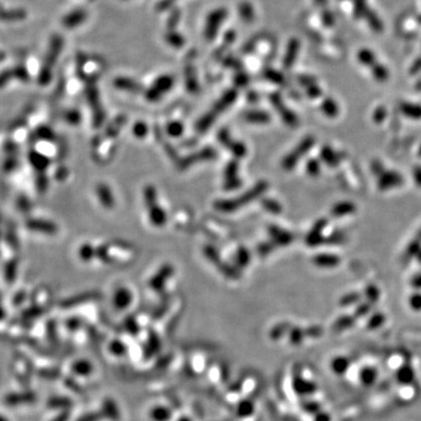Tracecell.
<instances>
[{
	"mask_svg": "<svg viewBox=\"0 0 421 421\" xmlns=\"http://www.w3.org/2000/svg\"><path fill=\"white\" fill-rule=\"evenodd\" d=\"M0 421H10L7 417H5L4 415H1L0 414Z\"/></svg>",
	"mask_w": 421,
	"mask_h": 421,
	"instance_id": "obj_49",
	"label": "cell"
},
{
	"mask_svg": "<svg viewBox=\"0 0 421 421\" xmlns=\"http://www.w3.org/2000/svg\"><path fill=\"white\" fill-rule=\"evenodd\" d=\"M134 295L131 289L126 286L117 287L112 295V304L117 310H125L131 306Z\"/></svg>",
	"mask_w": 421,
	"mask_h": 421,
	"instance_id": "obj_5",
	"label": "cell"
},
{
	"mask_svg": "<svg viewBox=\"0 0 421 421\" xmlns=\"http://www.w3.org/2000/svg\"><path fill=\"white\" fill-rule=\"evenodd\" d=\"M414 377V373L412 372V370L408 367L403 368L399 371V374L397 375V378L399 379V381H401L402 383H408L409 381L412 380V378Z\"/></svg>",
	"mask_w": 421,
	"mask_h": 421,
	"instance_id": "obj_33",
	"label": "cell"
},
{
	"mask_svg": "<svg viewBox=\"0 0 421 421\" xmlns=\"http://www.w3.org/2000/svg\"><path fill=\"white\" fill-rule=\"evenodd\" d=\"M103 417L102 413L98 412H89L84 415H82L77 421H99Z\"/></svg>",
	"mask_w": 421,
	"mask_h": 421,
	"instance_id": "obj_41",
	"label": "cell"
},
{
	"mask_svg": "<svg viewBox=\"0 0 421 421\" xmlns=\"http://www.w3.org/2000/svg\"><path fill=\"white\" fill-rule=\"evenodd\" d=\"M4 317H5V311H4V309L0 306V321H1L2 319H4Z\"/></svg>",
	"mask_w": 421,
	"mask_h": 421,
	"instance_id": "obj_48",
	"label": "cell"
},
{
	"mask_svg": "<svg viewBox=\"0 0 421 421\" xmlns=\"http://www.w3.org/2000/svg\"><path fill=\"white\" fill-rule=\"evenodd\" d=\"M317 6L325 7L327 5V0H313Z\"/></svg>",
	"mask_w": 421,
	"mask_h": 421,
	"instance_id": "obj_47",
	"label": "cell"
},
{
	"mask_svg": "<svg viewBox=\"0 0 421 421\" xmlns=\"http://www.w3.org/2000/svg\"><path fill=\"white\" fill-rule=\"evenodd\" d=\"M168 42L173 45V46L181 47L184 43H185V39L184 37L180 34V33H175V32H171L166 36Z\"/></svg>",
	"mask_w": 421,
	"mask_h": 421,
	"instance_id": "obj_35",
	"label": "cell"
},
{
	"mask_svg": "<svg viewBox=\"0 0 421 421\" xmlns=\"http://www.w3.org/2000/svg\"><path fill=\"white\" fill-rule=\"evenodd\" d=\"M174 85V78L170 75H162L155 79L153 82L150 91L146 94V97L149 101H158L163 95L170 91Z\"/></svg>",
	"mask_w": 421,
	"mask_h": 421,
	"instance_id": "obj_4",
	"label": "cell"
},
{
	"mask_svg": "<svg viewBox=\"0 0 421 421\" xmlns=\"http://www.w3.org/2000/svg\"><path fill=\"white\" fill-rule=\"evenodd\" d=\"M386 114H387V111H386V109H385L384 107H379V108H377V109L374 110V115H373L374 121H375L376 123H380V122H382V121L385 119Z\"/></svg>",
	"mask_w": 421,
	"mask_h": 421,
	"instance_id": "obj_37",
	"label": "cell"
},
{
	"mask_svg": "<svg viewBox=\"0 0 421 421\" xmlns=\"http://www.w3.org/2000/svg\"><path fill=\"white\" fill-rule=\"evenodd\" d=\"M265 189H266V184L265 183H263V184H261L260 186H258V187H256V188H254L250 192H248L247 194H245V196H244V198L243 199H237V200H235V201H225V202L223 203H219L218 204V209H221V210H227V212H228V210H233V209H236V208H238V207H240V206H242L243 205V201L244 200H247V201H249V200H251V199H254L256 196H257V194H259V193H261L262 191H264Z\"/></svg>",
	"mask_w": 421,
	"mask_h": 421,
	"instance_id": "obj_8",
	"label": "cell"
},
{
	"mask_svg": "<svg viewBox=\"0 0 421 421\" xmlns=\"http://www.w3.org/2000/svg\"><path fill=\"white\" fill-rule=\"evenodd\" d=\"M372 74L378 82H385L389 77L388 69L380 63H375L372 66Z\"/></svg>",
	"mask_w": 421,
	"mask_h": 421,
	"instance_id": "obj_23",
	"label": "cell"
},
{
	"mask_svg": "<svg viewBox=\"0 0 421 421\" xmlns=\"http://www.w3.org/2000/svg\"><path fill=\"white\" fill-rule=\"evenodd\" d=\"M238 13L242 21L246 23H250L255 20L256 13L254 6L248 1H242L238 6Z\"/></svg>",
	"mask_w": 421,
	"mask_h": 421,
	"instance_id": "obj_17",
	"label": "cell"
},
{
	"mask_svg": "<svg viewBox=\"0 0 421 421\" xmlns=\"http://www.w3.org/2000/svg\"><path fill=\"white\" fill-rule=\"evenodd\" d=\"M313 142H314V140L311 138L303 140V141L297 147V149L294 150L290 155L284 160V162H283L284 167L286 169H292L296 165V162H297L298 159L300 158V154H303V153L307 152L309 150V147L313 144Z\"/></svg>",
	"mask_w": 421,
	"mask_h": 421,
	"instance_id": "obj_9",
	"label": "cell"
},
{
	"mask_svg": "<svg viewBox=\"0 0 421 421\" xmlns=\"http://www.w3.org/2000/svg\"><path fill=\"white\" fill-rule=\"evenodd\" d=\"M325 224H326L325 220H320L317 222V224L314 226L313 230H311V232L307 237V244H309L310 246H316L320 243L319 241L321 238L322 230L325 227Z\"/></svg>",
	"mask_w": 421,
	"mask_h": 421,
	"instance_id": "obj_19",
	"label": "cell"
},
{
	"mask_svg": "<svg viewBox=\"0 0 421 421\" xmlns=\"http://www.w3.org/2000/svg\"><path fill=\"white\" fill-rule=\"evenodd\" d=\"M166 130H167L168 134L170 136H172V137H179L184 132V126H183V124L181 122L173 121V122L168 123Z\"/></svg>",
	"mask_w": 421,
	"mask_h": 421,
	"instance_id": "obj_31",
	"label": "cell"
},
{
	"mask_svg": "<svg viewBox=\"0 0 421 421\" xmlns=\"http://www.w3.org/2000/svg\"><path fill=\"white\" fill-rule=\"evenodd\" d=\"M71 404V402L64 397H55L49 401V406L53 408H65Z\"/></svg>",
	"mask_w": 421,
	"mask_h": 421,
	"instance_id": "obj_32",
	"label": "cell"
},
{
	"mask_svg": "<svg viewBox=\"0 0 421 421\" xmlns=\"http://www.w3.org/2000/svg\"><path fill=\"white\" fill-rule=\"evenodd\" d=\"M109 350L114 356H123L127 352V347L124 343L120 341H113L109 346Z\"/></svg>",
	"mask_w": 421,
	"mask_h": 421,
	"instance_id": "obj_27",
	"label": "cell"
},
{
	"mask_svg": "<svg viewBox=\"0 0 421 421\" xmlns=\"http://www.w3.org/2000/svg\"><path fill=\"white\" fill-rule=\"evenodd\" d=\"M271 235L275 238L278 244L280 245H288L293 240V237L290 233L284 232L278 228H271Z\"/></svg>",
	"mask_w": 421,
	"mask_h": 421,
	"instance_id": "obj_25",
	"label": "cell"
},
{
	"mask_svg": "<svg viewBox=\"0 0 421 421\" xmlns=\"http://www.w3.org/2000/svg\"><path fill=\"white\" fill-rule=\"evenodd\" d=\"M101 413L104 417L111 421H118L121 417L120 409L112 399H107L104 401Z\"/></svg>",
	"mask_w": 421,
	"mask_h": 421,
	"instance_id": "obj_12",
	"label": "cell"
},
{
	"mask_svg": "<svg viewBox=\"0 0 421 421\" xmlns=\"http://www.w3.org/2000/svg\"><path fill=\"white\" fill-rule=\"evenodd\" d=\"M270 102H271V104H272V105H273V106L277 109V110H278L279 112L282 111L283 119H284V121H285L286 123L291 125H296V123H297V120H296V117L295 116V114H294L291 110L286 109V107L283 105L282 98H281L280 96H279L278 94H273V95H271V97H270Z\"/></svg>",
	"mask_w": 421,
	"mask_h": 421,
	"instance_id": "obj_11",
	"label": "cell"
},
{
	"mask_svg": "<svg viewBox=\"0 0 421 421\" xmlns=\"http://www.w3.org/2000/svg\"><path fill=\"white\" fill-rule=\"evenodd\" d=\"M322 155H323V157H327L328 156V159H327L326 161H327V163H329V165H336V163H338L336 155L333 156L334 155V153L332 152V150L329 147H325V149L323 150Z\"/></svg>",
	"mask_w": 421,
	"mask_h": 421,
	"instance_id": "obj_40",
	"label": "cell"
},
{
	"mask_svg": "<svg viewBox=\"0 0 421 421\" xmlns=\"http://www.w3.org/2000/svg\"><path fill=\"white\" fill-rule=\"evenodd\" d=\"M416 20H417V22H418V24H419V25H421V15L418 16V17H417V19H416Z\"/></svg>",
	"mask_w": 421,
	"mask_h": 421,
	"instance_id": "obj_50",
	"label": "cell"
},
{
	"mask_svg": "<svg viewBox=\"0 0 421 421\" xmlns=\"http://www.w3.org/2000/svg\"><path fill=\"white\" fill-rule=\"evenodd\" d=\"M400 110L405 117L410 119H421V106L411 103H402L400 105Z\"/></svg>",
	"mask_w": 421,
	"mask_h": 421,
	"instance_id": "obj_15",
	"label": "cell"
},
{
	"mask_svg": "<svg viewBox=\"0 0 421 421\" xmlns=\"http://www.w3.org/2000/svg\"><path fill=\"white\" fill-rule=\"evenodd\" d=\"M410 306L415 310L421 309V295H414L411 296Z\"/></svg>",
	"mask_w": 421,
	"mask_h": 421,
	"instance_id": "obj_43",
	"label": "cell"
},
{
	"mask_svg": "<svg viewBox=\"0 0 421 421\" xmlns=\"http://www.w3.org/2000/svg\"><path fill=\"white\" fill-rule=\"evenodd\" d=\"M322 21H323V24L327 27V28H330V27H332L333 26V24H334V17L332 15V13L330 12V11H328V10H325V11H323V13H322Z\"/></svg>",
	"mask_w": 421,
	"mask_h": 421,
	"instance_id": "obj_38",
	"label": "cell"
},
{
	"mask_svg": "<svg viewBox=\"0 0 421 421\" xmlns=\"http://www.w3.org/2000/svg\"><path fill=\"white\" fill-rule=\"evenodd\" d=\"M69 418V413L68 411H62V413H60L58 416H56L54 419L51 421H67Z\"/></svg>",
	"mask_w": 421,
	"mask_h": 421,
	"instance_id": "obj_45",
	"label": "cell"
},
{
	"mask_svg": "<svg viewBox=\"0 0 421 421\" xmlns=\"http://www.w3.org/2000/svg\"><path fill=\"white\" fill-rule=\"evenodd\" d=\"M357 59L360 63L370 67L376 63V57L370 49H361L357 54Z\"/></svg>",
	"mask_w": 421,
	"mask_h": 421,
	"instance_id": "obj_21",
	"label": "cell"
},
{
	"mask_svg": "<svg viewBox=\"0 0 421 421\" xmlns=\"http://www.w3.org/2000/svg\"><path fill=\"white\" fill-rule=\"evenodd\" d=\"M77 256L86 264L99 262L104 265H124L133 263L137 251L132 244L124 241H87L79 246Z\"/></svg>",
	"mask_w": 421,
	"mask_h": 421,
	"instance_id": "obj_1",
	"label": "cell"
},
{
	"mask_svg": "<svg viewBox=\"0 0 421 421\" xmlns=\"http://www.w3.org/2000/svg\"><path fill=\"white\" fill-rule=\"evenodd\" d=\"M355 210V207L353 204L349 202H343L341 204H338L333 207L332 209V215L334 216H344L347 214L352 213Z\"/></svg>",
	"mask_w": 421,
	"mask_h": 421,
	"instance_id": "obj_24",
	"label": "cell"
},
{
	"mask_svg": "<svg viewBox=\"0 0 421 421\" xmlns=\"http://www.w3.org/2000/svg\"><path fill=\"white\" fill-rule=\"evenodd\" d=\"M307 171L310 175H317L319 173V164L315 160H310L307 164Z\"/></svg>",
	"mask_w": 421,
	"mask_h": 421,
	"instance_id": "obj_42",
	"label": "cell"
},
{
	"mask_svg": "<svg viewBox=\"0 0 421 421\" xmlns=\"http://www.w3.org/2000/svg\"><path fill=\"white\" fill-rule=\"evenodd\" d=\"M421 71V57L417 58L409 68L410 74H417Z\"/></svg>",
	"mask_w": 421,
	"mask_h": 421,
	"instance_id": "obj_44",
	"label": "cell"
},
{
	"mask_svg": "<svg viewBox=\"0 0 421 421\" xmlns=\"http://www.w3.org/2000/svg\"><path fill=\"white\" fill-rule=\"evenodd\" d=\"M300 50V43L297 38H293L289 41L283 59V66L285 68H291L298 57Z\"/></svg>",
	"mask_w": 421,
	"mask_h": 421,
	"instance_id": "obj_10",
	"label": "cell"
},
{
	"mask_svg": "<svg viewBox=\"0 0 421 421\" xmlns=\"http://www.w3.org/2000/svg\"><path fill=\"white\" fill-rule=\"evenodd\" d=\"M365 18L368 20L370 27L374 31H377V32H380V31H382L383 26H382L379 18L377 17V15L374 12L371 11V10H368V12H367V14L365 16Z\"/></svg>",
	"mask_w": 421,
	"mask_h": 421,
	"instance_id": "obj_26",
	"label": "cell"
},
{
	"mask_svg": "<svg viewBox=\"0 0 421 421\" xmlns=\"http://www.w3.org/2000/svg\"><path fill=\"white\" fill-rule=\"evenodd\" d=\"M298 82L300 83V85H302L304 87H308V86H311L313 84L317 83V79L314 76H311V75L303 74V75H300L298 77Z\"/></svg>",
	"mask_w": 421,
	"mask_h": 421,
	"instance_id": "obj_39",
	"label": "cell"
},
{
	"mask_svg": "<svg viewBox=\"0 0 421 421\" xmlns=\"http://www.w3.org/2000/svg\"><path fill=\"white\" fill-rule=\"evenodd\" d=\"M353 6L354 16L357 19L365 17L369 10L367 7V0H353Z\"/></svg>",
	"mask_w": 421,
	"mask_h": 421,
	"instance_id": "obj_29",
	"label": "cell"
},
{
	"mask_svg": "<svg viewBox=\"0 0 421 421\" xmlns=\"http://www.w3.org/2000/svg\"><path fill=\"white\" fill-rule=\"evenodd\" d=\"M414 178L416 183L421 186V168H417L414 170Z\"/></svg>",
	"mask_w": 421,
	"mask_h": 421,
	"instance_id": "obj_46",
	"label": "cell"
},
{
	"mask_svg": "<svg viewBox=\"0 0 421 421\" xmlns=\"http://www.w3.org/2000/svg\"><path fill=\"white\" fill-rule=\"evenodd\" d=\"M402 184V177L394 172H390L381 177L379 181V187L381 189H389L393 187H398Z\"/></svg>",
	"mask_w": 421,
	"mask_h": 421,
	"instance_id": "obj_14",
	"label": "cell"
},
{
	"mask_svg": "<svg viewBox=\"0 0 421 421\" xmlns=\"http://www.w3.org/2000/svg\"><path fill=\"white\" fill-rule=\"evenodd\" d=\"M27 226L30 230L35 231V232H39V233H44L45 235H56L57 231H58V227L55 223L49 221V220H44V219H30L27 222Z\"/></svg>",
	"mask_w": 421,
	"mask_h": 421,
	"instance_id": "obj_7",
	"label": "cell"
},
{
	"mask_svg": "<svg viewBox=\"0 0 421 421\" xmlns=\"http://www.w3.org/2000/svg\"><path fill=\"white\" fill-rule=\"evenodd\" d=\"M95 193L101 206L107 210H112L115 207V197L109 185L100 183L95 187Z\"/></svg>",
	"mask_w": 421,
	"mask_h": 421,
	"instance_id": "obj_6",
	"label": "cell"
},
{
	"mask_svg": "<svg viewBox=\"0 0 421 421\" xmlns=\"http://www.w3.org/2000/svg\"><path fill=\"white\" fill-rule=\"evenodd\" d=\"M245 118L252 123H266L269 121L270 116L265 111H249L246 113Z\"/></svg>",
	"mask_w": 421,
	"mask_h": 421,
	"instance_id": "obj_22",
	"label": "cell"
},
{
	"mask_svg": "<svg viewBox=\"0 0 421 421\" xmlns=\"http://www.w3.org/2000/svg\"><path fill=\"white\" fill-rule=\"evenodd\" d=\"M227 18V10L223 7H219L209 13L206 18L205 28H204V36L208 41L214 40L220 28L222 27L225 19Z\"/></svg>",
	"mask_w": 421,
	"mask_h": 421,
	"instance_id": "obj_3",
	"label": "cell"
},
{
	"mask_svg": "<svg viewBox=\"0 0 421 421\" xmlns=\"http://www.w3.org/2000/svg\"><path fill=\"white\" fill-rule=\"evenodd\" d=\"M321 109L328 117H335L340 112V108H339L338 103L329 97L323 100L321 104Z\"/></svg>",
	"mask_w": 421,
	"mask_h": 421,
	"instance_id": "obj_18",
	"label": "cell"
},
{
	"mask_svg": "<svg viewBox=\"0 0 421 421\" xmlns=\"http://www.w3.org/2000/svg\"><path fill=\"white\" fill-rule=\"evenodd\" d=\"M322 89L320 86H318L317 83L313 84L311 86L306 87V95L310 98V99H317L320 96H322Z\"/></svg>",
	"mask_w": 421,
	"mask_h": 421,
	"instance_id": "obj_36",
	"label": "cell"
},
{
	"mask_svg": "<svg viewBox=\"0 0 421 421\" xmlns=\"http://www.w3.org/2000/svg\"><path fill=\"white\" fill-rule=\"evenodd\" d=\"M93 370V365L88 360H77L71 366L72 373L79 376H89Z\"/></svg>",
	"mask_w": 421,
	"mask_h": 421,
	"instance_id": "obj_13",
	"label": "cell"
},
{
	"mask_svg": "<svg viewBox=\"0 0 421 421\" xmlns=\"http://www.w3.org/2000/svg\"><path fill=\"white\" fill-rule=\"evenodd\" d=\"M33 396L31 394H14L12 396H10L9 398L6 399L7 403L9 402L10 404H19V403H30L33 400Z\"/></svg>",
	"mask_w": 421,
	"mask_h": 421,
	"instance_id": "obj_30",
	"label": "cell"
},
{
	"mask_svg": "<svg viewBox=\"0 0 421 421\" xmlns=\"http://www.w3.org/2000/svg\"><path fill=\"white\" fill-rule=\"evenodd\" d=\"M132 134L138 139H143L148 134V127L142 121H139L135 123L132 128Z\"/></svg>",
	"mask_w": 421,
	"mask_h": 421,
	"instance_id": "obj_28",
	"label": "cell"
},
{
	"mask_svg": "<svg viewBox=\"0 0 421 421\" xmlns=\"http://www.w3.org/2000/svg\"><path fill=\"white\" fill-rule=\"evenodd\" d=\"M314 263L322 267H333L340 263V259L339 257L332 255H319L315 257Z\"/></svg>",
	"mask_w": 421,
	"mask_h": 421,
	"instance_id": "obj_20",
	"label": "cell"
},
{
	"mask_svg": "<svg viewBox=\"0 0 421 421\" xmlns=\"http://www.w3.org/2000/svg\"><path fill=\"white\" fill-rule=\"evenodd\" d=\"M143 200L147 210L149 221L156 227L163 226L167 221L165 211L158 205L157 193L152 186H147L143 190Z\"/></svg>",
	"mask_w": 421,
	"mask_h": 421,
	"instance_id": "obj_2",
	"label": "cell"
},
{
	"mask_svg": "<svg viewBox=\"0 0 421 421\" xmlns=\"http://www.w3.org/2000/svg\"><path fill=\"white\" fill-rule=\"evenodd\" d=\"M237 98V92L235 90H228L226 93L223 94L220 98V100L216 104L214 111L216 113H219L223 111L227 107L231 106L233 104L235 99Z\"/></svg>",
	"mask_w": 421,
	"mask_h": 421,
	"instance_id": "obj_16",
	"label": "cell"
},
{
	"mask_svg": "<svg viewBox=\"0 0 421 421\" xmlns=\"http://www.w3.org/2000/svg\"><path fill=\"white\" fill-rule=\"evenodd\" d=\"M265 76L275 84H282L284 82L283 74L275 69H267L265 72Z\"/></svg>",
	"mask_w": 421,
	"mask_h": 421,
	"instance_id": "obj_34",
	"label": "cell"
}]
</instances>
